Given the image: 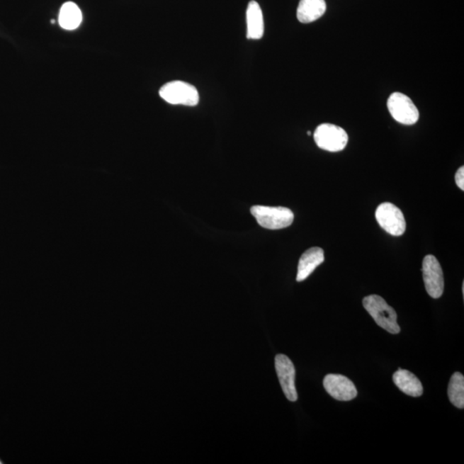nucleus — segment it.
Instances as JSON below:
<instances>
[{
    "mask_svg": "<svg viewBox=\"0 0 464 464\" xmlns=\"http://www.w3.org/2000/svg\"><path fill=\"white\" fill-rule=\"evenodd\" d=\"M363 306L382 329L392 334L401 332L397 312L382 297L375 294L367 296L363 300Z\"/></svg>",
    "mask_w": 464,
    "mask_h": 464,
    "instance_id": "f257e3e1",
    "label": "nucleus"
},
{
    "mask_svg": "<svg viewBox=\"0 0 464 464\" xmlns=\"http://www.w3.org/2000/svg\"><path fill=\"white\" fill-rule=\"evenodd\" d=\"M251 215L256 217L261 227L268 230H280L289 227L294 220V215L289 208H271L254 205Z\"/></svg>",
    "mask_w": 464,
    "mask_h": 464,
    "instance_id": "f03ea898",
    "label": "nucleus"
},
{
    "mask_svg": "<svg viewBox=\"0 0 464 464\" xmlns=\"http://www.w3.org/2000/svg\"><path fill=\"white\" fill-rule=\"evenodd\" d=\"M161 98L172 105L196 106L200 102V95L192 84L183 81H172L165 84L159 91Z\"/></svg>",
    "mask_w": 464,
    "mask_h": 464,
    "instance_id": "7ed1b4c3",
    "label": "nucleus"
},
{
    "mask_svg": "<svg viewBox=\"0 0 464 464\" xmlns=\"http://www.w3.org/2000/svg\"><path fill=\"white\" fill-rule=\"evenodd\" d=\"M314 140L322 150L337 152L344 150L349 142V135L341 127L324 123L317 128Z\"/></svg>",
    "mask_w": 464,
    "mask_h": 464,
    "instance_id": "20e7f679",
    "label": "nucleus"
},
{
    "mask_svg": "<svg viewBox=\"0 0 464 464\" xmlns=\"http://www.w3.org/2000/svg\"><path fill=\"white\" fill-rule=\"evenodd\" d=\"M387 106L391 116L397 123L410 126L418 122L419 117L418 108L413 101L402 93H392L387 102Z\"/></svg>",
    "mask_w": 464,
    "mask_h": 464,
    "instance_id": "39448f33",
    "label": "nucleus"
},
{
    "mask_svg": "<svg viewBox=\"0 0 464 464\" xmlns=\"http://www.w3.org/2000/svg\"><path fill=\"white\" fill-rule=\"evenodd\" d=\"M375 215L379 225L390 235L399 237L405 232V217L397 205L390 203H382L378 205Z\"/></svg>",
    "mask_w": 464,
    "mask_h": 464,
    "instance_id": "423d86ee",
    "label": "nucleus"
},
{
    "mask_svg": "<svg viewBox=\"0 0 464 464\" xmlns=\"http://www.w3.org/2000/svg\"><path fill=\"white\" fill-rule=\"evenodd\" d=\"M424 283L427 293L433 298H439L445 289L443 270L437 258L433 255L424 258L422 264Z\"/></svg>",
    "mask_w": 464,
    "mask_h": 464,
    "instance_id": "0eeeda50",
    "label": "nucleus"
},
{
    "mask_svg": "<svg viewBox=\"0 0 464 464\" xmlns=\"http://www.w3.org/2000/svg\"><path fill=\"white\" fill-rule=\"evenodd\" d=\"M276 369L282 390L290 402L298 400L295 385L296 370L293 363L284 354H278L276 357Z\"/></svg>",
    "mask_w": 464,
    "mask_h": 464,
    "instance_id": "6e6552de",
    "label": "nucleus"
},
{
    "mask_svg": "<svg viewBox=\"0 0 464 464\" xmlns=\"http://www.w3.org/2000/svg\"><path fill=\"white\" fill-rule=\"evenodd\" d=\"M327 392L337 401H352L357 397L358 391L349 378L340 374H329L324 379Z\"/></svg>",
    "mask_w": 464,
    "mask_h": 464,
    "instance_id": "1a4fd4ad",
    "label": "nucleus"
},
{
    "mask_svg": "<svg viewBox=\"0 0 464 464\" xmlns=\"http://www.w3.org/2000/svg\"><path fill=\"white\" fill-rule=\"evenodd\" d=\"M324 249L319 247L310 248L302 254L298 262L297 281H304L312 274L318 266L324 261Z\"/></svg>",
    "mask_w": 464,
    "mask_h": 464,
    "instance_id": "9d476101",
    "label": "nucleus"
},
{
    "mask_svg": "<svg viewBox=\"0 0 464 464\" xmlns=\"http://www.w3.org/2000/svg\"><path fill=\"white\" fill-rule=\"evenodd\" d=\"M247 21V38L260 40L264 35V19L261 8L255 0L250 1L246 11Z\"/></svg>",
    "mask_w": 464,
    "mask_h": 464,
    "instance_id": "9b49d317",
    "label": "nucleus"
},
{
    "mask_svg": "<svg viewBox=\"0 0 464 464\" xmlns=\"http://www.w3.org/2000/svg\"><path fill=\"white\" fill-rule=\"evenodd\" d=\"M393 381L402 392L413 397H421L423 394V386L419 379L411 371L399 369L393 375Z\"/></svg>",
    "mask_w": 464,
    "mask_h": 464,
    "instance_id": "f8f14e48",
    "label": "nucleus"
},
{
    "mask_svg": "<svg viewBox=\"0 0 464 464\" xmlns=\"http://www.w3.org/2000/svg\"><path fill=\"white\" fill-rule=\"evenodd\" d=\"M327 9L325 0H300L297 10V18L302 23L317 21L324 15Z\"/></svg>",
    "mask_w": 464,
    "mask_h": 464,
    "instance_id": "ddd939ff",
    "label": "nucleus"
},
{
    "mask_svg": "<svg viewBox=\"0 0 464 464\" xmlns=\"http://www.w3.org/2000/svg\"><path fill=\"white\" fill-rule=\"evenodd\" d=\"M82 22V12L74 2H67L60 8L59 23L64 30H74Z\"/></svg>",
    "mask_w": 464,
    "mask_h": 464,
    "instance_id": "4468645a",
    "label": "nucleus"
},
{
    "mask_svg": "<svg viewBox=\"0 0 464 464\" xmlns=\"http://www.w3.org/2000/svg\"><path fill=\"white\" fill-rule=\"evenodd\" d=\"M448 397L450 401L458 409L464 407V377L460 373H455L451 376L448 386Z\"/></svg>",
    "mask_w": 464,
    "mask_h": 464,
    "instance_id": "2eb2a0df",
    "label": "nucleus"
},
{
    "mask_svg": "<svg viewBox=\"0 0 464 464\" xmlns=\"http://www.w3.org/2000/svg\"><path fill=\"white\" fill-rule=\"evenodd\" d=\"M455 183H457L458 187L464 191V167H460L455 176Z\"/></svg>",
    "mask_w": 464,
    "mask_h": 464,
    "instance_id": "dca6fc26",
    "label": "nucleus"
},
{
    "mask_svg": "<svg viewBox=\"0 0 464 464\" xmlns=\"http://www.w3.org/2000/svg\"><path fill=\"white\" fill-rule=\"evenodd\" d=\"M51 23H55V20H51Z\"/></svg>",
    "mask_w": 464,
    "mask_h": 464,
    "instance_id": "f3484780",
    "label": "nucleus"
},
{
    "mask_svg": "<svg viewBox=\"0 0 464 464\" xmlns=\"http://www.w3.org/2000/svg\"><path fill=\"white\" fill-rule=\"evenodd\" d=\"M307 135H312V132H307Z\"/></svg>",
    "mask_w": 464,
    "mask_h": 464,
    "instance_id": "a211bd4d",
    "label": "nucleus"
}]
</instances>
